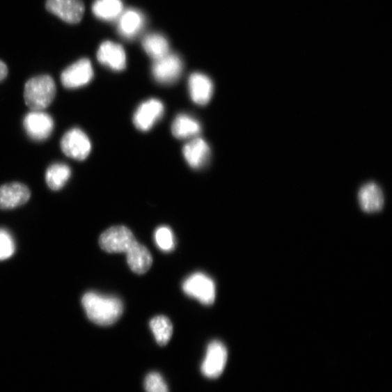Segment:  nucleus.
<instances>
[{
    "mask_svg": "<svg viewBox=\"0 0 392 392\" xmlns=\"http://www.w3.org/2000/svg\"><path fill=\"white\" fill-rule=\"evenodd\" d=\"M83 308L91 321L100 327H110L123 314L124 305L117 297L95 292L85 294L81 299Z\"/></svg>",
    "mask_w": 392,
    "mask_h": 392,
    "instance_id": "nucleus-1",
    "label": "nucleus"
},
{
    "mask_svg": "<svg viewBox=\"0 0 392 392\" xmlns=\"http://www.w3.org/2000/svg\"><path fill=\"white\" fill-rule=\"evenodd\" d=\"M56 94V83L49 75L33 77L24 88V100L31 111H43L54 101Z\"/></svg>",
    "mask_w": 392,
    "mask_h": 392,
    "instance_id": "nucleus-2",
    "label": "nucleus"
},
{
    "mask_svg": "<svg viewBox=\"0 0 392 392\" xmlns=\"http://www.w3.org/2000/svg\"><path fill=\"white\" fill-rule=\"evenodd\" d=\"M184 292L201 303L211 305L216 297L215 284L207 275L196 272L187 278L182 284Z\"/></svg>",
    "mask_w": 392,
    "mask_h": 392,
    "instance_id": "nucleus-3",
    "label": "nucleus"
},
{
    "mask_svg": "<svg viewBox=\"0 0 392 392\" xmlns=\"http://www.w3.org/2000/svg\"><path fill=\"white\" fill-rule=\"evenodd\" d=\"M132 232L125 226H114L101 234L99 245L108 253H126L135 243Z\"/></svg>",
    "mask_w": 392,
    "mask_h": 392,
    "instance_id": "nucleus-4",
    "label": "nucleus"
},
{
    "mask_svg": "<svg viewBox=\"0 0 392 392\" xmlns=\"http://www.w3.org/2000/svg\"><path fill=\"white\" fill-rule=\"evenodd\" d=\"M61 148L65 156L83 161L90 155L92 145L86 134L79 128H74L63 135Z\"/></svg>",
    "mask_w": 392,
    "mask_h": 392,
    "instance_id": "nucleus-5",
    "label": "nucleus"
},
{
    "mask_svg": "<svg viewBox=\"0 0 392 392\" xmlns=\"http://www.w3.org/2000/svg\"><path fill=\"white\" fill-rule=\"evenodd\" d=\"M94 77L91 61L81 58L66 69L61 74V79L67 89H76L88 84Z\"/></svg>",
    "mask_w": 392,
    "mask_h": 392,
    "instance_id": "nucleus-6",
    "label": "nucleus"
},
{
    "mask_svg": "<svg viewBox=\"0 0 392 392\" xmlns=\"http://www.w3.org/2000/svg\"><path fill=\"white\" fill-rule=\"evenodd\" d=\"M24 127L32 140L42 141L52 134L54 121L51 116L43 111H31L24 117Z\"/></svg>",
    "mask_w": 392,
    "mask_h": 392,
    "instance_id": "nucleus-7",
    "label": "nucleus"
},
{
    "mask_svg": "<svg viewBox=\"0 0 392 392\" xmlns=\"http://www.w3.org/2000/svg\"><path fill=\"white\" fill-rule=\"evenodd\" d=\"M228 361V350L219 340H213L207 348L202 366V373L207 378L217 379L224 373Z\"/></svg>",
    "mask_w": 392,
    "mask_h": 392,
    "instance_id": "nucleus-8",
    "label": "nucleus"
},
{
    "mask_svg": "<svg viewBox=\"0 0 392 392\" xmlns=\"http://www.w3.org/2000/svg\"><path fill=\"white\" fill-rule=\"evenodd\" d=\"M183 63L181 58L176 54H168L157 59L152 65L153 77L163 84H172L181 77Z\"/></svg>",
    "mask_w": 392,
    "mask_h": 392,
    "instance_id": "nucleus-9",
    "label": "nucleus"
},
{
    "mask_svg": "<svg viewBox=\"0 0 392 392\" xmlns=\"http://www.w3.org/2000/svg\"><path fill=\"white\" fill-rule=\"evenodd\" d=\"M164 113V107L157 99L148 100L136 110L133 123L139 130L146 132L158 123Z\"/></svg>",
    "mask_w": 392,
    "mask_h": 392,
    "instance_id": "nucleus-10",
    "label": "nucleus"
},
{
    "mask_svg": "<svg viewBox=\"0 0 392 392\" xmlns=\"http://www.w3.org/2000/svg\"><path fill=\"white\" fill-rule=\"evenodd\" d=\"M46 8L65 22L72 24L79 23L84 13L81 0H47Z\"/></svg>",
    "mask_w": 392,
    "mask_h": 392,
    "instance_id": "nucleus-11",
    "label": "nucleus"
},
{
    "mask_svg": "<svg viewBox=\"0 0 392 392\" xmlns=\"http://www.w3.org/2000/svg\"><path fill=\"white\" fill-rule=\"evenodd\" d=\"M98 61L110 70L121 72L127 65V56L123 47L119 44L106 41L102 43L97 50Z\"/></svg>",
    "mask_w": 392,
    "mask_h": 392,
    "instance_id": "nucleus-12",
    "label": "nucleus"
},
{
    "mask_svg": "<svg viewBox=\"0 0 392 392\" xmlns=\"http://www.w3.org/2000/svg\"><path fill=\"white\" fill-rule=\"evenodd\" d=\"M31 197L29 187L20 182H11L0 187V209L12 210L24 205Z\"/></svg>",
    "mask_w": 392,
    "mask_h": 392,
    "instance_id": "nucleus-13",
    "label": "nucleus"
},
{
    "mask_svg": "<svg viewBox=\"0 0 392 392\" xmlns=\"http://www.w3.org/2000/svg\"><path fill=\"white\" fill-rule=\"evenodd\" d=\"M117 20L119 35L127 40L139 36L146 24L144 15L136 9L123 11Z\"/></svg>",
    "mask_w": 392,
    "mask_h": 392,
    "instance_id": "nucleus-14",
    "label": "nucleus"
},
{
    "mask_svg": "<svg viewBox=\"0 0 392 392\" xmlns=\"http://www.w3.org/2000/svg\"><path fill=\"white\" fill-rule=\"evenodd\" d=\"M189 88L191 99L198 105H207L212 99L214 90L213 84L205 75L193 74L189 80Z\"/></svg>",
    "mask_w": 392,
    "mask_h": 392,
    "instance_id": "nucleus-15",
    "label": "nucleus"
},
{
    "mask_svg": "<svg viewBox=\"0 0 392 392\" xmlns=\"http://www.w3.org/2000/svg\"><path fill=\"white\" fill-rule=\"evenodd\" d=\"M358 201L364 212L374 213L382 210L384 196L381 187L377 183L368 182L361 187L358 194Z\"/></svg>",
    "mask_w": 392,
    "mask_h": 392,
    "instance_id": "nucleus-16",
    "label": "nucleus"
},
{
    "mask_svg": "<svg viewBox=\"0 0 392 392\" xmlns=\"http://www.w3.org/2000/svg\"><path fill=\"white\" fill-rule=\"evenodd\" d=\"M183 155L194 168H201L205 166L210 157V148L205 141L193 139L183 148Z\"/></svg>",
    "mask_w": 392,
    "mask_h": 392,
    "instance_id": "nucleus-17",
    "label": "nucleus"
},
{
    "mask_svg": "<svg viewBox=\"0 0 392 392\" xmlns=\"http://www.w3.org/2000/svg\"><path fill=\"white\" fill-rule=\"evenodd\" d=\"M126 253L129 267L134 274H145L151 267L152 264L151 253L145 246L138 242L134 243Z\"/></svg>",
    "mask_w": 392,
    "mask_h": 392,
    "instance_id": "nucleus-18",
    "label": "nucleus"
},
{
    "mask_svg": "<svg viewBox=\"0 0 392 392\" xmlns=\"http://www.w3.org/2000/svg\"><path fill=\"white\" fill-rule=\"evenodd\" d=\"M201 125L196 119L189 115H178L172 125L175 138L181 140L194 139L201 132Z\"/></svg>",
    "mask_w": 392,
    "mask_h": 392,
    "instance_id": "nucleus-19",
    "label": "nucleus"
},
{
    "mask_svg": "<svg viewBox=\"0 0 392 392\" xmlns=\"http://www.w3.org/2000/svg\"><path fill=\"white\" fill-rule=\"evenodd\" d=\"M92 9L97 18L111 22L118 19L121 15L124 5L122 0H95Z\"/></svg>",
    "mask_w": 392,
    "mask_h": 392,
    "instance_id": "nucleus-20",
    "label": "nucleus"
},
{
    "mask_svg": "<svg viewBox=\"0 0 392 392\" xmlns=\"http://www.w3.org/2000/svg\"><path fill=\"white\" fill-rule=\"evenodd\" d=\"M72 176L71 168L62 163L54 164L48 167L45 173L47 185L51 190L59 191Z\"/></svg>",
    "mask_w": 392,
    "mask_h": 392,
    "instance_id": "nucleus-21",
    "label": "nucleus"
},
{
    "mask_svg": "<svg viewBox=\"0 0 392 392\" xmlns=\"http://www.w3.org/2000/svg\"><path fill=\"white\" fill-rule=\"evenodd\" d=\"M146 53L155 61L169 54V44L166 38L159 33H150L143 40Z\"/></svg>",
    "mask_w": 392,
    "mask_h": 392,
    "instance_id": "nucleus-22",
    "label": "nucleus"
},
{
    "mask_svg": "<svg viewBox=\"0 0 392 392\" xmlns=\"http://www.w3.org/2000/svg\"><path fill=\"white\" fill-rule=\"evenodd\" d=\"M150 328L155 334L159 345L163 347L168 344L173 333L171 320L164 315L153 317L150 322Z\"/></svg>",
    "mask_w": 392,
    "mask_h": 392,
    "instance_id": "nucleus-23",
    "label": "nucleus"
},
{
    "mask_svg": "<svg viewBox=\"0 0 392 392\" xmlns=\"http://www.w3.org/2000/svg\"><path fill=\"white\" fill-rule=\"evenodd\" d=\"M155 240L159 247L164 251H170L175 248V237L172 230L168 227L159 228L156 231Z\"/></svg>",
    "mask_w": 392,
    "mask_h": 392,
    "instance_id": "nucleus-24",
    "label": "nucleus"
},
{
    "mask_svg": "<svg viewBox=\"0 0 392 392\" xmlns=\"http://www.w3.org/2000/svg\"><path fill=\"white\" fill-rule=\"evenodd\" d=\"M15 249V243L10 234L4 229H0V260L12 257Z\"/></svg>",
    "mask_w": 392,
    "mask_h": 392,
    "instance_id": "nucleus-25",
    "label": "nucleus"
},
{
    "mask_svg": "<svg viewBox=\"0 0 392 392\" xmlns=\"http://www.w3.org/2000/svg\"><path fill=\"white\" fill-rule=\"evenodd\" d=\"M146 392H168V389L161 375L156 372L148 375L145 380Z\"/></svg>",
    "mask_w": 392,
    "mask_h": 392,
    "instance_id": "nucleus-26",
    "label": "nucleus"
},
{
    "mask_svg": "<svg viewBox=\"0 0 392 392\" xmlns=\"http://www.w3.org/2000/svg\"><path fill=\"white\" fill-rule=\"evenodd\" d=\"M8 74V69L6 64L3 61H0V81L4 80L7 77Z\"/></svg>",
    "mask_w": 392,
    "mask_h": 392,
    "instance_id": "nucleus-27",
    "label": "nucleus"
}]
</instances>
